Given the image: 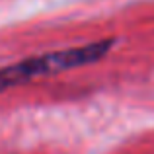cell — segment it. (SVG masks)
<instances>
[{
	"label": "cell",
	"mask_w": 154,
	"mask_h": 154,
	"mask_svg": "<svg viewBox=\"0 0 154 154\" xmlns=\"http://www.w3.org/2000/svg\"><path fill=\"white\" fill-rule=\"evenodd\" d=\"M111 45H113L111 39H103V41L88 43L82 47L43 53V55L29 57V59H23L16 64H10L6 68H0V92L26 84L37 76L59 74V72L70 70V68L92 64L100 60L103 55H107Z\"/></svg>",
	"instance_id": "6da1fadb"
}]
</instances>
